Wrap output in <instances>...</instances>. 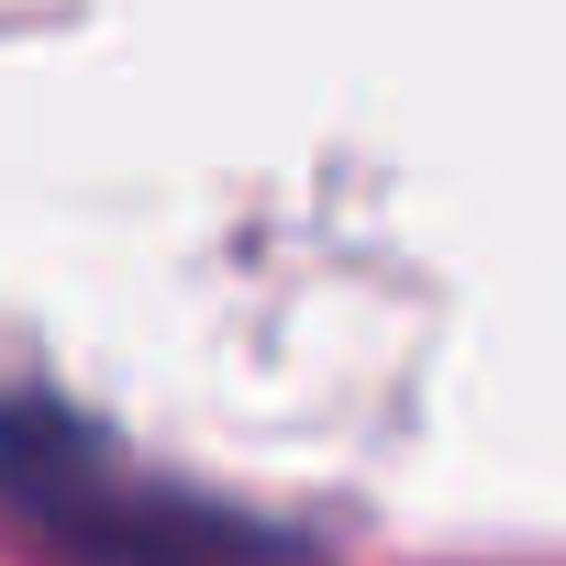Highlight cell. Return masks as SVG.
Returning <instances> with one entry per match:
<instances>
[{"label": "cell", "instance_id": "6da1fadb", "mask_svg": "<svg viewBox=\"0 0 566 566\" xmlns=\"http://www.w3.org/2000/svg\"><path fill=\"white\" fill-rule=\"evenodd\" d=\"M0 522L67 566H266L277 533L255 511L145 467L101 422L56 400H0Z\"/></svg>", "mask_w": 566, "mask_h": 566}]
</instances>
